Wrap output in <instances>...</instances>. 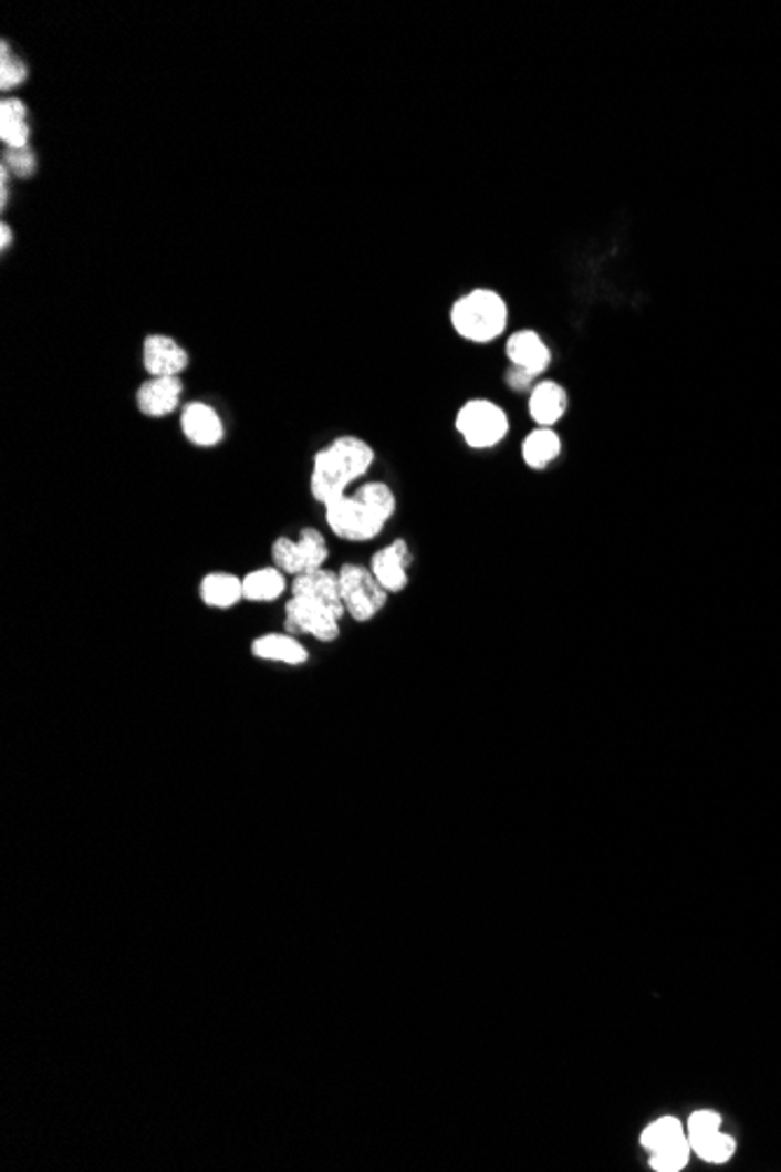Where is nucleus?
I'll use <instances>...</instances> for the list:
<instances>
[{"mask_svg": "<svg viewBox=\"0 0 781 1172\" xmlns=\"http://www.w3.org/2000/svg\"><path fill=\"white\" fill-rule=\"evenodd\" d=\"M10 239H12V230H10V228H8V225L3 222V225H0V249H3V251H8V246H10Z\"/></svg>", "mask_w": 781, "mask_h": 1172, "instance_id": "obj_26", "label": "nucleus"}, {"mask_svg": "<svg viewBox=\"0 0 781 1172\" xmlns=\"http://www.w3.org/2000/svg\"><path fill=\"white\" fill-rule=\"evenodd\" d=\"M409 564H413V552H409L407 541L396 539L394 543L384 546L373 554L369 571L375 573V579L388 594H396L403 592L409 583Z\"/></svg>", "mask_w": 781, "mask_h": 1172, "instance_id": "obj_9", "label": "nucleus"}, {"mask_svg": "<svg viewBox=\"0 0 781 1172\" xmlns=\"http://www.w3.org/2000/svg\"><path fill=\"white\" fill-rule=\"evenodd\" d=\"M29 71L24 66V61L10 50L8 43H3V48H0V87L14 90L22 85Z\"/></svg>", "mask_w": 781, "mask_h": 1172, "instance_id": "obj_23", "label": "nucleus"}, {"mask_svg": "<svg viewBox=\"0 0 781 1172\" xmlns=\"http://www.w3.org/2000/svg\"><path fill=\"white\" fill-rule=\"evenodd\" d=\"M569 409V391L554 380H541L529 391V417L537 426H558Z\"/></svg>", "mask_w": 781, "mask_h": 1172, "instance_id": "obj_11", "label": "nucleus"}, {"mask_svg": "<svg viewBox=\"0 0 781 1172\" xmlns=\"http://www.w3.org/2000/svg\"><path fill=\"white\" fill-rule=\"evenodd\" d=\"M506 356L512 363V367L529 375L531 380L541 377L552 363V352H550L548 342L543 340L541 333L531 331V328L512 333L506 340Z\"/></svg>", "mask_w": 781, "mask_h": 1172, "instance_id": "obj_8", "label": "nucleus"}, {"mask_svg": "<svg viewBox=\"0 0 781 1172\" xmlns=\"http://www.w3.org/2000/svg\"><path fill=\"white\" fill-rule=\"evenodd\" d=\"M253 655L262 657V661H274L285 665H302L310 653L302 644H298L295 636L291 634H264L258 636L253 642Z\"/></svg>", "mask_w": 781, "mask_h": 1172, "instance_id": "obj_18", "label": "nucleus"}, {"mask_svg": "<svg viewBox=\"0 0 781 1172\" xmlns=\"http://www.w3.org/2000/svg\"><path fill=\"white\" fill-rule=\"evenodd\" d=\"M714 1130H721V1117H718L716 1112H707V1109H702V1112H695L688 1121V1140H700L709 1133H714Z\"/></svg>", "mask_w": 781, "mask_h": 1172, "instance_id": "obj_24", "label": "nucleus"}, {"mask_svg": "<svg viewBox=\"0 0 781 1172\" xmlns=\"http://www.w3.org/2000/svg\"><path fill=\"white\" fill-rule=\"evenodd\" d=\"M0 138H3L8 151L29 148L31 127H29V111L24 106V101H19V98L0 101Z\"/></svg>", "mask_w": 781, "mask_h": 1172, "instance_id": "obj_16", "label": "nucleus"}, {"mask_svg": "<svg viewBox=\"0 0 781 1172\" xmlns=\"http://www.w3.org/2000/svg\"><path fill=\"white\" fill-rule=\"evenodd\" d=\"M375 464V449L358 436H340L316 452L312 470V497L325 508L348 495V485L363 478Z\"/></svg>", "mask_w": 781, "mask_h": 1172, "instance_id": "obj_2", "label": "nucleus"}, {"mask_svg": "<svg viewBox=\"0 0 781 1172\" xmlns=\"http://www.w3.org/2000/svg\"><path fill=\"white\" fill-rule=\"evenodd\" d=\"M291 592L295 594V598L314 600V602H319V604H323L327 609H333L337 615L346 613L344 602H342L340 573L337 571L316 569V571H310V573L295 575Z\"/></svg>", "mask_w": 781, "mask_h": 1172, "instance_id": "obj_13", "label": "nucleus"}, {"mask_svg": "<svg viewBox=\"0 0 781 1172\" xmlns=\"http://www.w3.org/2000/svg\"><path fill=\"white\" fill-rule=\"evenodd\" d=\"M690 1149H693V1147H690V1140H688V1135H686V1138L676 1140V1142H671V1144H667V1147H663V1149L650 1151V1168L660 1170V1172H676V1170H681V1168H686V1163H688Z\"/></svg>", "mask_w": 781, "mask_h": 1172, "instance_id": "obj_22", "label": "nucleus"}, {"mask_svg": "<svg viewBox=\"0 0 781 1172\" xmlns=\"http://www.w3.org/2000/svg\"><path fill=\"white\" fill-rule=\"evenodd\" d=\"M449 323L466 342H497L508 328V302L494 288H472L451 304Z\"/></svg>", "mask_w": 781, "mask_h": 1172, "instance_id": "obj_3", "label": "nucleus"}, {"mask_svg": "<svg viewBox=\"0 0 781 1172\" xmlns=\"http://www.w3.org/2000/svg\"><path fill=\"white\" fill-rule=\"evenodd\" d=\"M686 1135H688V1133L684 1130L681 1121H678V1119H671V1117H665V1119H657L655 1123H650V1126L644 1130L642 1144H644L648 1151H657V1149H663V1147H667V1144H671V1142H676V1140H681V1138H686Z\"/></svg>", "mask_w": 781, "mask_h": 1172, "instance_id": "obj_21", "label": "nucleus"}, {"mask_svg": "<svg viewBox=\"0 0 781 1172\" xmlns=\"http://www.w3.org/2000/svg\"><path fill=\"white\" fill-rule=\"evenodd\" d=\"M272 560L277 569L291 575H302L316 569H323L327 560V543L316 529H302L300 541L277 539L272 546Z\"/></svg>", "mask_w": 781, "mask_h": 1172, "instance_id": "obj_6", "label": "nucleus"}, {"mask_svg": "<svg viewBox=\"0 0 781 1172\" xmlns=\"http://www.w3.org/2000/svg\"><path fill=\"white\" fill-rule=\"evenodd\" d=\"M693 1151L700 1159L709 1161V1163H726L732 1151H735V1140L730 1135H726L723 1130H714V1133L700 1138V1140H693L690 1142Z\"/></svg>", "mask_w": 781, "mask_h": 1172, "instance_id": "obj_20", "label": "nucleus"}, {"mask_svg": "<svg viewBox=\"0 0 781 1172\" xmlns=\"http://www.w3.org/2000/svg\"><path fill=\"white\" fill-rule=\"evenodd\" d=\"M285 590L283 571L277 567L256 569L243 575V600L249 602H274Z\"/></svg>", "mask_w": 781, "mask_h": 1172, "instance_id": "obj_19", "label": "nucleus"}, {"mask_svg": "<svg viewBox=\"0 0 781 1172\" xmlns=\"http://www.w3.org/2000/svg\"><path fill=\"white\" fill-rule=\"evenodd\" d=\"M6 167L12 169L14 176H31L35 172V155L31 148L6 151Z\"/></svg>", "mask_w": 781, "mask_h": 1172, "instance_id": "obj_25", "label": "nucleus"}, {"mask_svg": "<svg viewBox=\"0 0 781 1172\" xmlns=\"http://www.w3.org/2000/svg\"><path fill=\"white\" fill-rule=\"evenodd\" d=\"M199 594L211 609H230L243 600V579L235 573H209L199 583Z\"/></svg>", "mask_w": 781, "mask_h": 1172, "instance_id": "obj_17", "label": "nucleus"}, {"mask_svg": "<svg viewBox=\"0 0 781 1172\" xmlns=\"http://www.w3.org/2000/svg\"><path fill=\"white\" fill-rule=\"evenodd\" d=\"M180 428L185 438L197 447H214L222 440L225 426L220 415L207 403H188L183 407Z\"/></svg>", "mask_w": 781, "mask_h": 1172, "instance_id": "obj_14", "label": "nucleus"}, {"mask_svg": "<svg viewBox=\"0 0 781 1172\" xmlns=\"http://www.w3.org/2000/svg\"><path fill=\"white\" fill-rule=\"evenodd\" d=\"M340 619L333 609L314 600L293 598L285 604V630L295 634H312L321 642H335L340 636Z\"/></svg>", "mask_w": 781, "mask_h": 1172, "instance_id": "obj_7", "label": "nucleus"}, {"mask_svg": "<svg viewBox=\"0 0 781 1172\" xmlns=\"http://www.w3.org/2000/svg\"><path fill=\"white\" fill-rule=\"evenodd\" d=\"M183 396L180 377H150L136 391V405L146 417H167L176 413Z\"/></svg>", "mask_w": 781, "mask_h": 1172, "instance_id": "obj_12", "label": "nucleus"}, {"mask_svg": "<svg viewBox=\"0 0 781 1172\" xmlns=\"http://www.w3.org/2000/svg\"><path fill=\"white\" fill-rule=\"evenodd\" d=\"M562 455V436L550 426H537L522 440V461L531 470H545Z\"/></svg>", "mask_w": 781, "mask_h": 1172, "instance_id": "obj_15", "label": "nucleus"}, {"mask_svg": "<svg viewBox=\"0 0 781 1172\" xmlns=\"http://www.w3.org/2000/svg\"><path fill=\"white\" fill-rule=\"evenodd\" d=\"M455 426L470 449H491L506 440L510 419L499 403L472 398L457 413Z\"/></svg>", "mask_w": 781, "mask_h": 1172, "instance_id": "obj_4", "label": "nucleus"}, {"mask_svg": "<svg viewBox=\"0 0 781 1172\" xmlns=\"http://www.w3.org/2000/svg\"><path fill=\"white\" fill-rule=\"evenodd\" d=\"M188 363V352L174 338L148 335L143 340V365L150 377H180Z\"/></svg>", "mask_w": 781, "mask_h": 1172, "instance_id": "obj_10", "label": "nucleus"}, {"mask_svg": "<svg viewBox=\"0 0 781 1172\" xmlns=\"http://www.w3.org/2000/svg\"><path fill=\"white\" fill-rule=\"evenodd\" d=\"M396 512V495L386 483H365L354 495L325 508V522L344 541H369L382 533Z\"/></svg>", "mask_w": 781, "mask_h": 1172, "instance_id": "obj_1", "label": "nucleus"}, {"mask_svg": "<svg viewBox=\"0 0 781 1172\" xmlns=\"http://www.w3.org/2000/svg\"><path fill=\"white\" fill-rule=\"evenodd\" d=\"M337 573L346 613L358 623L373 621L388 600V592L375 579V573L361 564H344Z\"/></svg>", "mask_w": 781, "mask_h": 1172, "instance_id": "obj_5", "label": "nucleus"}]
</instances>
